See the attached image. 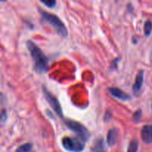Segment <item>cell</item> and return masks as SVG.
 I'll list each match as a JSON object with an SVG mask.
<instances>
[{"instance_id": "6da1fadb", "label": "cell", "mask_w": 152, "mask_h": 152, "mask_svg": "<svg viewBox=\"0 0 152 152\" xmlns=\"http://www.w3.org/2000/svg\"><path fill=\"white\" fill-rule=\"evenodd\" d=\"M26 46L34 61V70L39 74L47 72L49 69V62L44 52L31 40L27 41Z\"/></svg>"}, {"instance_id": "7a4b0ae2", "label": "cell", "mask_w": 152, "mask_h": 152, "mask_svg": "<svg viewBox=\"0 0 152 152\" xmlns=\"http://www.w3.org/2000/svg\"><path fill=\"white\" fill-rule=\"evenodd\" d=\"M40 13H41V16L43 20L51 25L54 28L55 31L58 33V34L62 36V37H66L68 36V32L66 26L56 15L48 13V12L43 11V10Z\"/></svg>"}, {"instance_id": "3957f363", "label": "cell", "mask_w": 152, "mask_h": 152, "mask_svg": "<svg viewBox=\"0 0 152 152\" xmlns=\"http://www.w3.org/2000/svg\"><path fill=\"white\" fill-rule=\"evenodd\" d=\"M64 148L70 152H82L85 149L86 142L80 137H65L62 139Z\"/></svg>"}, {"instance_id": "277c9868", "label": "cell", "mask_w": 152, "mask_h": 152, "mask_svg": "<svg viewBox=\"0 0 152 152\" xmlns=\"http://www.w3.org/2000/svg\"><path fill=\"white\" fill-rule=\"evenodd\" d=\"M65 125L69 128L71 131H74L78 137L83 140V141L86 142L90 137V133L88 132L87 128L80 124V122H77V121L72 120V119H65Z\"/></svg>"}, {"instance_id": "5b68a950", "label": "cell", "mask_w": 152, "mask_h": 152, "mask_svg": "<svg viewBox=\"0 0 152 152\" xmlns=\"http://www.w3.org/2000/svg\"><path fill=\"white\" fill-rule=\"evenodd\" d=\"M42 92L44 94L46 100L48 102V104H50V107H52L53 110L55 111V113L58 115L60 118L63 119V113H62V109L61 107L60 104H59V101H58L57 98L51 93V92H49L46 87H45L44 86H42Z\"/></svg>"}, {"instance_id": "8992f818", "label": "cell", "mask_w": 152, "mask_h": 152, "mask_svg": "<svg viewBox=\"0 0 152 152\" xmlns=\"http://www.w3.org/2000/svg\"><path fill=\"white\" fill-rule=\"evenodd\" d=\"M108 91L110 95H112L114 98L122 100V101H129V100L131 99L130 95L126 93V92H125L124 91L122 90V89H120V88L109 87L108 89Z\"/></svg>"}, {"instance_id": "52a82bcc", "label": "cell", "mask_w": 152, "mask_h": 152, "mask_svg": "<svg viewBox=\"0 0 152 152\" xmlns=\"http://www.w3.org/2000/svg\"><path fill=\"white\" fill-rule=\"evenodd\" d=\"M141 139L145 144L152 142V125H144L141 130Z\"/></svg>"}, {"instance_id": "ba28073f", "label": "cell", "mask_w": 152, "mask_h": 152, "mask_svg": "<svg viewBox=\"0 0 152 152\" xmlns=\"http://www.w3.org/2000/svg\"><path fill=\"white\" fill-rule=\"evenodd\" d=\"M144 81V71L143 70H140L139 72L137 73L135 78L134 83L133 85V91L135 95L138 93L142 89V86L143 84Z\"/></svg>"}, {"instance_id": "9c48e42d", "label": "cell", "mask_w": 152, "mask_h": 152, "mask_svg": "<svg viewBox=\"0 0 152 152\" xmlns=\"http://www.w3.org/2000/svg\"><path fill=\"white\" fill-rule=\"evenodd\" d=\"M118 139V131L117 128H111L107 134V144L109 146H113L116 144Z\"/></svg>"}, {"instance_id": "30bf717a", "label": "cell", "mask_w": 152, "mask_h": 152, "mask_svg": "<svg viewBox=\"0 0 152 152\" xmlns=\"http://www.w3.org/2000/svg\"><path fill=\"white\" fill-rule=\"evenodd\" d=\"M91 152H106L103 139L99 138L94 142L91 148Z\"/></svg>"}, {"instance_id": "8fae6325", "label": "cell", "mask_w": 152, "mask_h": 152, "mask_svg": "<svg viewBox=\"0 0 152 152\" xmlns=\"http://www.w3.org/2000/svg\"><path fill=\"white\" fill-rule=\"evenodd\" d=\"M33 145L31 143H25L19 146L15 152H31L32 150Z\"/></svg>"}, {"instance_id": "7c38bea8", "label": "cell", "mask_w": 152, "mask_h": 152, "mask_svg": "<svg viewBox=\"0 0 152 152\" xmlns=\"http://www.w3.org/2000/svg\"><path fill=\"white\" fill-rule=\"evenodd\" d=\"M144 34H145L146 37L149 36L151 34V31H152V22L150 20H147L146 22H145L144 24Z\"/></svg>"}, {"instance_id": "4fadbf2b", "label": "cell", "mask_w": 152, "mask_h": 152, "mask_svg": "<svg viewBox=\"0 0 152 152\" xmlns=\"http://www.w3.org/2000/svg\"><path fill=\"white\" fill-rule=\"evenodd\" d=\"M138 142L137 140L133 139L129 143L127 152H137L138 150Z\"/></svg>"}, {"instance_id": "5bb4252c", "label": "cell", "mask_w": 152, "mask_h": 152, "mask_svg": "<svg viewBox=\"0 0 152 152\" xmlns=\"http://www.w3.org/2000/svg\"><path fill=\"white\" fill-rule=\"evenodd\" d=\"M39 1L42 3H43L45 5L47 6L48 7H50V8L55 7L56 4V0H39Z\"/></svg>"}, {"instance_id": "9a60e30c", "label": "cell", "mask_w": 152, "mask_h": 152, "mask_svg": "<svg viewBox=\"0 0 152 152\" xmlns=\"http://www.w3.org/2000/svg\"><path fill=\"white\" fill-rule=\"evenodd\" d=\"M141 116H142V110L140 109L137 110V111H135V113L133 114L132 116V119L135 122H138L141 119Z\"/></svg>"}, {"instance_id": "2e32d148", "label": "cell", "mask_w": 152, "mask_h": 152, "mask_svg": "<svg viewBox=\"0 0 152 152\" xmlns=\"http://www.w3.org/2000/svg\"><path fill=\"white\" fill-rule=\"evenodd\" d=\"M7 119V110L5 109H2L1 110V123L2 125H4V123L6 122Z\"/></svg>"}, {"instance_id": "e0dca14e", "label": "cell", "mask_w": 152, "mask_h": 152, "mask_svg": "<svg viewBox=\"0 0 152 152\" xmlns=\"http://www.w3.org/2000/svg\"><path fill=\"white\" fill-rule=\"evenodd\" d=\"M120 61V58H115L114 60H113L112 62H111V65H110V69L111 70H114V69H117V67H118V62Z\"/></svg>"}, {"instance_id": "ac0fdd59", "label": "cell", "mask_w": 152, "mask_h": 152, "mask_svg": "<svg viewBox=\"0 0 152 152\" xmlns=\"http://www.w3.org/2000/svg\"><path fill=\"white\" fill-rule=\"evenodd\" d=\"M111 117H112V114H111V112L109 110H107L106 113H105V116H104V121L105 122H108L111 119Z\"/></svg>"}, {"instance_id": "d6986e66", "label": "cell", "mask_w": 152, "mask_h": 152, "mask_svg": "<svg viewBox=\"0 0 152 152\" xmlns=\"http://www.w3.org/2000/svg\"><path fill=\"white\" fill-rule=\"evenodd\" d=\"M7 1V0H1V2H4V1Z\"/></svg>"}, {"instance_id": "ffe728a7", "label": "cell", "mask_w": 152, "mask_h": 152, "mask_svg": "<svg viewBox=\"0 0 152 152\" xmlns=\"http://www.w3.org/2000/svg\"><path fill=\"white\" fill-rule=\"evenodd\" d=\"M151 107H152V105H151Z\"/></svg>"}]
</instances>
